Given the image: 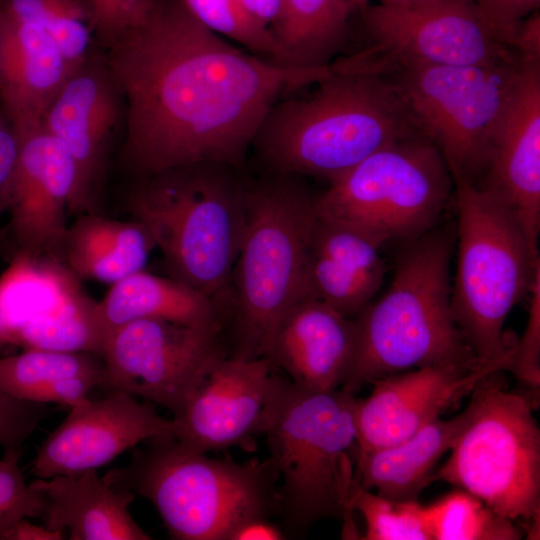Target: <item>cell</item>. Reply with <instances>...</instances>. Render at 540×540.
<instances>
[{
    "instance_id": "46",
    "label": "cell",
    "mask_w": 540,
    "mask_h": 540,
    "mask_svg": "<svg viewBox=\"0 0 540 540\" xmlns=\"http://www.w3.org/2000/svg\"><path fill=\"white\" fill-rule=\"evenodd\" d=\"M7 234H8V226H5L3 229H0V244Z\"/></svg>"
},
{
    "instance_id": "39",
    "label": "cell",
    "mask_w": 540,
    "mask_h": 540,
    "mask_svg": "<svg viewBox=\"0 0 540 540\" xmlns=\"http://www.w3.org/2000/svg\"><path fill=\"white\" fill-rule=\"evenodd\" d=\"M18 152V135L6 115H0V215L12 204Z\"/></svg>"
},
{
    "instance_id": "6",
    "label": "cell",
    "mask_w": 540,
    "mask_h": 540,
    "mask_svg": "<svg viewBox=\"0 0 540 540\" xmlns=\"http://www.w3.org/2000/svg\"><path fill=\"white\" fill-rule=\"evenodd\" d=\"M146 442L103 479L148 499L172 539L231 540L247 521L276 516L279 479L268 458L214 459L172 435Z\"/></svg>"
},
{
    "instance_id": "40",
    "label": "cell",
    "mask_w": 540,
    "mask_h": 540,
    "mask_svg": "<svg viewBox=\"0 0 540 540\" xmlns=\"http://www.w3.org/2000/svg\"><path fill=\"white\" fill-rule=\"evenodd\" d=\"M94 387H100V384L91 378H64L38 389L32 395L31 401L45 404L57 403L71 407L88 397V393Z\"/></svg>"
},
{
    "instance_id": "12",
    "label": "cell",
    "mask_w": 540,
    "mask_h": 540,
    "mask_svg": "<svg viewBox=\"0 0 540 540\" xmlns=\"http://www.w3.org/2000/svg\"><path fill=\"white\" fill-rule=\"evenodd\" d=\"M226 356L222 330L134 320L104 341L102 388L160 404L177 417L212 366Z\"/></svg>"
},
{
    "instance_id": "29",
    "label": "cell",
    "mask_w": 540,
    "mask_h": 540,
    "mask_svg": "<svg viewBox=\"0 0 540 540\" xmlns=\"http://www.w3.org/2000/svg\"><path fill=\"white\" fill-rule=\"evenodd\" d=\"M69 377L104 381V362L90 352H57L25 349L21 354L0 359V392L31 401L41 387Z\"/></svg>"
},
{
    "instance_id": "4",
    "label": "cell",
    "mask_w": 540,
    "mask_h": 540,
    "mask_svg": "<svg viewBox=\"0 0 540 540\" xmlns=\"http://www.w3.org/2000/svg\"><path fill=\"white\" fill-rule=\"evenodd\" d=\"M453 244L452 231L437 226L405 244L385 293L354 317L356 352L341 389L355 394L386 376L426 366L482 365L452 312Z\"/></svg>"
},
{
    "instance_id": "41",
    "label": "cell",
    "mask_w": 540,
    "mask_h": 540,
    "mask_svg": "<svg viewBox=\"0 0 540 540\" xmlns=\"http://www.w3.org/2000/svg\"><path fill=\"white\" fill-rule=\"evenodd\" d=\"M65 532L31 523L22 518L0 531V540H63Z\"/></svg>"
},
{
    "instance_id": "22",
    "label": "cell",
    "mask_w": 540,
    "mask_h": 540,
    "mask_svg": "<svg viewBox=\"0 0 540 540\" xmlns=\"http://www.w3.org/2000/svg\"><path fill=\"white\" fill-rule=\"evenodd\" d=\"M382 246L368 235L316 215L308 250L311 293L341 314L355 317L382 286Z\"/></svg>"
},
{
    "instance_id": "33",
    "label": "cell",
    "mask_w": 540,
    "mask_h": 540,
    "mask_svg": "<svg viewBox=\"0 0 540 540\" xmlns=\"http://www.w3.org/2000/svg\"><path fill=\"white\" fill-rule=\"evenodd\" d=\"M350 507L365 521L366 540H431L425 506L417 500H395L355 484Z\"/></svg>"
},
{
    "instance_id": "5",
    "label": "cell",
    "mask_w": 540,
    "mask_h": 540,
    "mask_svg": "<svg viewBox=\"0 0 540 540\" xmlns=\"http://www.w3.org/2000/svg\"><path fill=\"white\" fill-rule=\"evenodd\" d=\"M315 200L292 175L247 187L244 232L223 327L227 357H264L284 314L312 295L307 259Z\"/></svg>"
},
{
    "instance_id": "36",
    "label": "cell",
    "mask_w": 540,
    "mask_h": 540,
    "mask_svg": "<svg viewBox=\"0 0 540 540\" xmlns=\"http://www.w3.org/2000/svg\"><path fill=\"white\" fill-rule=\"evenodd\" d=\"M50 412L48 404L0 392V446L18 449Z\"/></svg>"
},
{
    "instance_id": "21",
    "label": "cell",
    "mask_w": 540,
    "mask_h": 540,
    "mask_svg": "<svg viewBox=\"0 0 540 540\" xmlns=\"http://www.w3.org/2000/svg\"><path fill=\"white\" fill-rule=\"evenodd\" d=\"M70 75L58 47L42 28L0 11V99L18 137L41 126Z\"/></svg>"
},
{
    "instance_id": "30",
    "label": "cell",
    "mask_w": 540,
    "mask_h": 540,
    "mask_svg": "<svg viewBox=\"0 0 540 540\" xmlns=\"http://www.w3.org/2000/svg\"><path fill=\"white\" fill-rule=\"evenodd\" d=\"M431 540H516L523 529L458 489L425 506Z\"/></svg>"
},
{
    "instance_id": "3",
    "label": "cell",
    "mask_w": 540,
    "mask_h": 540,
    "mask_svg": "<svg viewBox=\"0 0 540 540\" xmlns=\"http://www.w3.org/2000/svg\"><path fill=\"white\" fill-rule=\"evenodd\" d=\"M356 401L343 389H308L271 373L259 433L278 474L276 516L285 537L304 536L323 519L349 522Z\"/></svg>"
},
{
    "instance_id": "31",
    "label": "cell",
    "mask_w": 540,
    "mask_h": 540,
    "mask_svg": "<svg viewBox=\"0 0 540 540\" xmlns=\"http://www.w3.org/2000/svg\"><path fill=\"white\" fill-rule=\"evenodd\" d=\"M0 11L42 28L54 41L71 74L83 65L89 44L88 3L80 0H0Z\"/></svg>"
},
{
    "instance_id": "19",
    "label": "cell",
    "mask_w": 540,
    "mask_h": 540,
    "mask_svg": "<svg viewBox=\"0 0 540 540\" xmlns=\"http://www.w3.org/2000/svg\"><path fill=\"white\" fill-rule=\"evenodd\" d=\"M356 345L355 319L310 295L281 318L264 357L295 384L327 391L342 386Z\"/></svg>"
},
{
    "instance_id": "26",
    "label": "cell",
    "mask_w": 540,
    "mask_h": 540,
    "mask_svg": "<svg viewBox=\"0 0 540 540\" xmlns=\"http://www.w3.org/2000/svg\"><path fill=\"white\" fill-rule=\"evenodd\" d=\"M155 247L150 232L140 221L86 212L67 227L61 257L80 280L112 285L144 270Z\"/></svg>"
},
{
    "instance_id": "16",
    "label": "cell",
    "mask_w": 540,
    "mask_h": 540,
    "mask_svg": "<svg viewBox=\"0 0 540 540\" xmlns=\"http://www.w3.org/2000/svg\"><path fill=\"white\" fill-rule=\"evenodd\" d=\"M173 419L122 391L102 399L88 397L39 446L31 463L37 478L96 470L125 450L159 436H174Z\"/></svg>"
},
{
    "instance_id": "35",
    "label": "cell",
    "mask_w": 540,
    "mask_h": 540,
    "mask_svg": "<svg viewBox=\"0 0 540 540\" xmlns=\"http://www.w3.org/2000/svg\"><path fill=\"white\" fill-rule=\"evenodd\" d=\"M528 322L522 338L516 342L509 371L521 382L538 389L540 384V271L529 291Z\"/></svg>"
},
{
    "instance_id": "20",
    "label": "cell",
    "mask_w": 540,
    "mask_h": 540,
    "mask_svg": "<svg viewBox=\"0 0 540 540\" xmlns=\"http://www.w3.org/2000/svg\"><path fill=\"white\" fill-rule=\"evenodd\" d=\"M116 118V100L108 82L82 66L68 77L45 112L41 127L65 144L76 164L70 212H94V186Z\"/></svg>"
},
{
    "instance_id": "11",
    "label": "cell",
    "mask_w": 540,
    "mask_h": 540,
    "mask_svg": "<svg viewBox=\"0 0 540 540\" xmlns=\"http://www.w3.org/2000/svg\"><path fill=\"white\" fill-rule=\"evenodd\" d=\"M522 56L483 65L366 62L393 84L453 181L479 178Z\"/></svg>"
},
{
    "instance_id": "44",
    "label": "cell",
    "mask_w": 540,
    "mask_h": 540,
    "mask_svg": "<svg viewBox=\"0 0 540 540\" xmlns=\"http://www.w3.org/2000/svg\"><path fill=\"white\" fill-rule=\"evenodd\" d=\"M380 5L398 10H416L435 6L449 0H379Z\"/></svg>"
},
{
    "instance_id": "8",
    "label": "cell",
    "mask_w": 540,
    "mask_h": 540,
    "mask_svg": "<svg viewBox=\"0 0 540 540\" xmlns=\"http://www.w3.org/2000/svg\"><path fill=\"white\" fill-rule=\"evenodd\" d=\"M457 266L452 312L480 364L513 357L517 340L504 331L514 306L540 271L537 252L512 213L489 192L454 180Z\"/></svg>"
},
{
    "instance_id": "15",
    "label": "cell",
    "mask_w": 540,
    "mask_h": 540,
    "mask_svg": "<svg viewBox=\"0 0 540 540\" xmlns=\"http://www.w3.org/2000/svg\"><path fill=\"white\" fill-rule=\"evenodd\" d=\"M512 357L474 367L436 365L381 378L357 399L356 443L362 453L399 443L439 418L487 375L509 371Z\"/></svg>"
},
{
    "instance_id": "7",
    "label": "cell",
    "mask_w": 540,
    "mask_h": 540,
    "mask_svg": "<svg viewBox=\"0 0 540 540\" xmlns=\"http://www.w3.org/2000/svg\"><path fill=\"white\" fill-rule=\"evenodd\" d=\"M231 168L200 163L146 176L127 202L160 250L168 277L224 308L246 220L247 186Z\"/></svg>"
},
{
    "instance_id": "14",
    "label": "cell",
    "mask_w": 540,
    "mask_h": 540,
    "mask_svg": "<svg viewBox=\"0 0 540 540\" xmlns=\"http://www.w3.org/2000/svg\"><path fill=\"white\" fill-rule=\"evenodd\" d=\"M473 185L489 192L512 213L530 247L538 253L540 57L522 56L483 170Z\"/></svg>"
},
{
    "instance_id": "10",
    "label": "cell",
    "mask_w": 540,
    "mask_h": 540,
    "mask_svg": "<svg viewBox=\"0 0 540 540\" xmlns=\"http://www.w3.org/2000/svg\"><path fill=\"white\" fill-rule=\"evenodd\" d=\"M316 196L318 217L379 243H409L434 229L454 188L450 170L425 136L391 143L329 181Z\"/></svg>"
},
{
    "instance_id": "37",
    "label": "cell",
    "mask_w": 540,
    "mask_h": 540,
    "mask_svg": "<svg viewBox=\"0 0 540 540\" xmlns=\"http://www.w3.org/2000/svg\"><path fill=\"white\" fill-rule=\"evenodd\" d=\"M87 1L93 26L112 40L140 22L151 4V0Z\"/></svg>"
},
{
    "instance_id": "28",
    "label": "cell",
    "mask_w": 540,
    "mask_h": 540,
    "mask_svg": "<svg viewBox=\"0 0 540 540\" xmlns=\"http://www.w3.org/2000/svg\"><path fill=\"white\" fill-rule=\"evenodd\" d=\"M353 12L347 0H281L271 29L296 65L326 66L343 47Z\"/></svg>"
},
{
    "instance_id": "38",
    "label": "cell",
    "mask_w": 540,
    "mask_h": 540,
    "mask_svg": "<svg viewBox=\"0 0 540 540\" xmlns=\"http://www.w3.org/2000/svg\"><path fill=\"white\" fill-rule=\"evenodd\" d=\"M481 13L512 42L518 26L537 11L540 0H471ZM514 47V45H513Z\"/></svg>"
},
{
    "instance_id": "27",
    "label": "cell",
    "mask_w": 540,
    "mask_h": 540,
    "mask_svg": "<svg viewBox=\"0 0 540 540\" xmlns=\"http://www.w3.org/2000/svg\"><path fill=\"white\" fill-rule=\"evenodd\" d=\"M461 421L462 412L448 420L438 418L399 443L353 452L355 484L390 499L417 500L435 480L433 469L450 450Z\"/></svg>"
},
{
    "instance_id": "43",
    "label": "cell",
    "mask_w": 540,
    "mask_h": 540,
    "mask_svg": "<svg viewBox=\"0 0 540 540\" xmlns=\"http://www.w3.org/2000/svg\"><path fill=\"white\" fill-rule=\"evenodd\" d=\"M242 5L261 23L272 27L275 23L281 0H239Z\"/></svg>"
},
{
    "instance_id": "18",
    "label": "cell",
    "mask_w": 540,
    "mask_h": 540,
    "mask_svg": "<svg viewBox=\"0 0 540 540\" xmlns=\"http://www.w3.org/2000/svg\"><path fill=\"white\" fill-rule=\"evenodd\" d=\"M266 357L242 361L219 359L173 417L174 437L207 453L247 443L259 433L268 381L273 371Z\"/></svg>"
},
{
    "instance_id": "24",
    "label": "cell",
    "mask_w": 540,
    "mask_h": 540,
    "mask_svg": "<svg viewBox=\"0 0 540 540\" xmlns=\"http://www.w3.org/2000/svg\"><path fill=\"white\" fill-rule=\"evenodd\" d=\"M96 316L104 344L113 330L138 319H163L223 331L225 308L173 278L141 270L111 285L97 301Z\"/></svg>"
},
{
    "instance_id": "42",
    "label": "cell",
    "mask_w": 540,
    "mask_h": 540,
    "mask_svg": "<svg viewBox=\"0 0 540 540\" xmlns=\"http://www.w3.org/2000/svg\"><path fill=\"white\" fill-rule=\"evenodd\" d=\"M285 534L280 526L267 518L252 519L241 525L231 540H280Z\"/></svg>"
},
{
    "instance_id": "32",
    "label": "cell",
    "mask_w": 540,
    "mask_h": 540,
    "mask_svg": "<svg viewBox=\"0 0 540 540\" xmlns=\"http://www.w3.org/2000/svg\"><path fill=\"white\" fill-rule=\"evenodd\" d=\"M185 7L208 29L245 46L257 56L295 65L272 29L257 20L239 0H182Z\"/></svg>"
},
{
    "instance_id": "45",
    "label": "cell",
    "mask_w": 540,
    "mask_h": 540,
    "mask_svg": "<svg viewBox=\"0 0 540 540\" xmlns=\"http://www.w3.org/2000/svg\"><path fill=\"white\" fill-rule=\"evenodd\" d=\"M351 7L353 8L354 12H358L361 15L365 12V10L370 6L369 0H347Z\"/></svg>"
},
{
    "instance_id": "17",
    "label": "cell",
    "mask_w": 540,
    "mask_h": 540,
    "mask_svg": "<svg viewBox=\"0 0 540 540\" xmlns=\"http://www.w3.org/2000/svg\"><path fill=\"white\" fill-rule=\"evenodd\" d=\"M18 138L8 233L17 251L62 259L66 212L77 183L75 161L65 144L41 126Z\"/></svg>"
},
{
    "instance_id": "9",
    "label": "cell",
    "mask_w": 540,
    "mask_h": 540,
    "mask_svg": "<svg viewBox=\"0 0 540 540\" xmlns=\"http://www.w3.org/2000/svg\"><path fill=\"white\" fill-rule=\"evenodd\" d=\"M471 391L450 454L434 474L482 500L535 536L540 516V430L529 398L501 373Z\"/></svg>"
},
{
    "instance_id": "13",
    "label": "cell",
    "mask_w": 540,
    "mask_h": 540,
    "mask_svg": "<svg viewBox=\"0 0 540 540\" xmlns=\"http://www.w3.org/2000/svg\"><path fill=\"white\" fill-rule=\"evenodd\" d=\"M370 45L354 55L366 62L471 66L518 53L471 0H449L416 10L380 4L361 15Z\"/></svg>"
},
{
    "instance_id": "1",
    "label": "cell",
    "mask_w": 540,
    "mask_h": 540,
    "mask_svg": "<svg viewBox=\"0 0 540 540\" xmlns=\"http://www.w3.org/2000/svg\"><path fill=\"white\" fill-rule=\"evenodd\" d=\"M111 56L127 99L124 158L142 176L192 164L238 168L277 100L331 76L245 53L183 4L151 1Z\"/></svg>"
},
{
    "instance_id": "23",
    "label": "cell",
    "mask_w": 540,
    "mask_h": 540,
    "mask_svg": "<svg viewBox=\"0 0 540 540\" xmlns=\"http://www.w3.org/2000/svg\"><path fill=\"white\" fill-rule=\"evenodd\" d=\"M44 525L69 532L70 540H150L134 521L129 505L135 495L115 489L96 470L37 478Z\"/></svg>"
},
{
    "instance_id": "34",
    "label": "cell",
    "mask_w": 540,
    "mask_h": 540,
    "mask_svg": "<svg viewBox=\"0 0 540 540\" xmlns=\"http://www.w3.org/2000/svg\"><path fill=\"white\" fill-rule=\"evenodd\" d=\"M20 448L6 449L0 459V531L22 518H41L39 491L27 484L19 466Z\"/></svg>"
},
{
    "instance_id": "25",
    "label": "cell",
    "mask_w": 540,
    "mask_h": 540,
    "mask_svg": "<svg viewBox=\"0 0 540 540\" xmlns=\"http://www.w3.org/2000/svg\"><path fill=\"white\" fill-rule=\"evenodd\" d=\"M86 292L62 259L17 251L0 276V348L27 328L75 303Z\"/></svg>"
},
{
    "instance_id": "2",
    "label": "cell",
    "mask_w": 540,
    "mask_h": 540,
    "mask_svg": "<svg viewBox=\"0 0 540 540\" xmlns=\"http://www.w3.org/2000/svg\"><path fill=\"white\" fill-rule=\"evenodd\" d=\"M304 97L275 105L255 140L276 175L329 181L379 149L425 136L387 76L340 61Z\"/></svg>"
}]
</instances>
